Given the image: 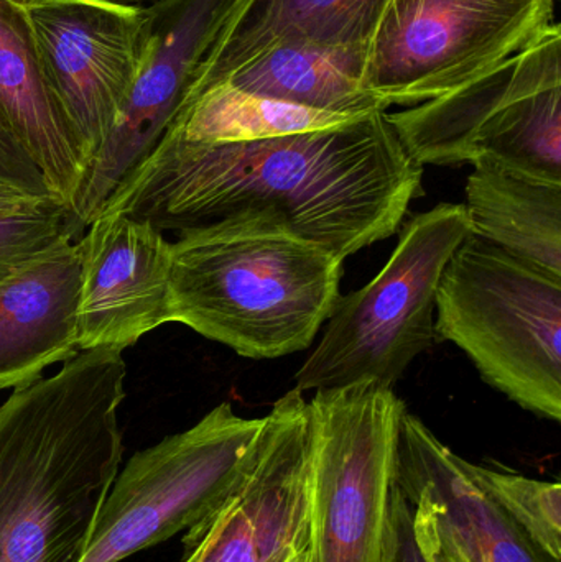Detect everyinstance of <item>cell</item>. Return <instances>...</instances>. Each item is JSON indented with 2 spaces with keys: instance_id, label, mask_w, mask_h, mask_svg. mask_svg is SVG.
I'll return each mask as SVG.
<instances>
[{
  "instance_id": "ac0fdd59",
  "label": "cell",
  "mask_w": 561,
  "mask_h": 562,
  "mask_svg": "<svg viewBox=\"0 0 561 562\" xmlns=\"http://www.w3.org/2000/svg\"><path fill=\"white\" fill-rule=\"evenodd\" d=\"M464 210L471 236L561 277V183L483 157L468 177Z\"/></svg>"
},
{
  "instance_id": "4316f807",
  "label": "cell",
  "mask_w": 561,
  "mask_h": 562,
  "mask_svg": "<svg viewBox=\"0 0 561 562\" xmlns=\"http://www.w3.org/2000/svg\"><path fill=\"white\" fill-rule=\"evenodd\" d=\"M292 562H310V551L306 550L305 553L300 554V557L295 558Z\"/></svg>"
},
{
  "instance_id": "5b68a950",
  "label": "cell",
  "mask_w": 561,
  "mask_h": 562,
  "mask_svg": "<svg viewBox=\"0 0 561 562\" xmlns=\"http://www.w3.org/2000/svg\"><path fill=\"white\" fill-rule=\"evenodd\" d=\"M381 272L339 296L325 333L295 375L300 392L375 382L394 389L435 344V300L458 247L470 236L464 204L441 203L399 229Z\"/></svg>"
},
{
  "instance_id": "4fadbf2b",
  "label": "cell",
  "mask_w": 561,
  "mask_h": 562,
  "mask_svg": "<svg viewBox=\"0 0 561 562\" xmlns=\"http://www.w3.org/2000/svg\"><path fill=\"white\" fill-rule=\"evenodd\" d=\"M79 350H122L171 323V240L148 221L99 214L78 239Z\"/></svg>"
},
{
  "instance_id": "7c38bea8",
  "label": "cell",
  "mask_w": 561,
  "mask_h": 562,
  "mask_svg": "<svg viewBox=\"0 0 561 562\" xmlns=\"http://www.w3.org/2000/svg\"><path fill=\"white\" fill-rule=\"evenodd\" d=\"M23 7L46 81L88 170L137 76L142 7L112 0H32Z\"/></svg>"
},
{
  "instance_id": "ba28073f",
  "label": "cell",
  "mask_w": 561,
  "mask_h": 562,
  "mask_svg": "<svg viewBox=\"0 0 561 562\" xmlns=\"http://www.w3.org/2000/svg\"><path fill=\"white\" fill-rule=\"evenodd\" d=\"M557 23L553 0H385L362 86L382 111L473 81Z\"/></svg>"
},
{
  "instance_id": "7402d4cb",
  "label": "cell",
  "mask_w": 561,
  "mask_h": 562,
  "mask_svg": "<svg viewBox=\"0 0 561 562\" xmlns=\"http://www.w3.org/2000/svg\"><path fill=\"white\" fill-rule=\"evenodd\" d=\"M65 240H78L58 201L0 211V283Z\"/></svg>"
},
{
  "instance_id": "44dd1931",
  "label": "cell",
  "mask_w": 561,
  "mask_h": 562,
  "mask_svg": "<svg viewBox=\"0 0 561 562\" xmlns=\"http://www.w3.org/2000/svg\"><path fill=\"white\" fill-rule=\"evenodd\" d=\"M471 481L509 517L547 562L561 558V485L464 461Z\"/></svg>"
},
{
  "instance_id": "6da1fadb",
  "label": "cell",
  "mask_w": 561,
  "mask_h": 562,
  "mask_svg": "<svg viewBox=\"0 0 561 562\" xmlns=\"http://www.w3.org/2000/svg\"><path fill=\"white\" fill-rule=\"evenodd\" d=\"M422 178L424 167L405 150L388 111L233 144L167 132L99 214H127L175 237L229 217L272 214L345 260L399 233Z\"/></svg>"
},
{
  "instance_id": "8992f818",
  "label": "cell",
  "mask_w": 561,
  "mask_h": 562,
  "mask_svg": "<svg viewBox=\"0 0 561 562\" xmlns=\"http://www.w3.org/2000/svg\"><path fill=\"white\" fill-rule=\"evenodd\" d=\"M388 119L417 164L493 158L517 173L561 183V30L542 35L455 91Z\"/></svg>"
},
{
  "instance_id": "3957f363",
  "label": "cell",
  "mask_w": 561,
  "mask_h": 562,
  "mask_svg": "<svg viewBox=\"0 0 561 562\" xmlns=\"http://www.w3.org/2000/svg\"><path fill=\"white\" fill-rule=\"evenodd\" d=\"M345 260L272 214L171 240L170 316L247 359L308 349L338 303Z\"/></svg>"
},
{
  "instance_id": "e0dca14e",
  "label": "cell",
  "mask_w": 561,
  "mask_h": 562,
  "mask_svg": "<svg viewBox=\"0 0 561 562\" xmlns=\"http://www.w3.org/2000/svg\"><path fill=\"white\" fill-rule=\"evenodd\" d=\"M384 3L385 0H250L207 56L187 101L280 43L366 48Z\"/></svg>"
},
{
  "instance_id": "8fae6325",
  "label": "cell",
  "mask_w": 561,
  "mask_h": 562,
  "mask_svg": "<svg viewBox=\"0 0 561 562\" xmlns=\"http://www.w3.org/2000/svg\"><path fill=\"white\" fill-rule=\"evenodd\" d=\"M310 517V406L292 389L263 416L229 497L188 531L183 562H292L308 550Z\"/></svg>"
},
{
  "instance_id": "7a4b0ae2",
  "label": "cell",
  "mask_w": 561,
  "mask_h": 562,
  "mask_svg": "<svg viewBox=\"0 0 561 562\" xmlns=\"http://www.w3.org/2000/svg\"><path fill=\"white\" fill-rule=\"evenodd\" d=\"M122 352L79 350L0 405V562H81L121 471Z\"/></svg>"
},
{
  "instance_id": "83f0119b",
  "label": "cell",
  "mask_w": 561,
  "mask_h": 562,
  "mask_svg": "<svg viewBox=\"0 0 561 562\" xmlns=\"http://www.w3.org/2000/svg\"><path fill=\"white\" fill-rule=\"evenodd\" d=\"M13 2L20 3V5H26V3L32 2V0H13Z\"/></svg>"
},
{
  "instance_id": "9a60e30c",
  "label": "cell",
  "mask_w": 561,
  "mask_h": 562,
  "mask_svg": "<svg viewBox=\"0 0 561 562\" xmlns=\"http://www.w3.org/2000/svg\"><path fill=\"white\" fill-rule=\"evenodd\" d=\"M82 257L65 240L0 283V390L42 379L75 357Z\"/></svg>"
},
{
  "instance_id": "d6986e66",
  "label": "cell",
  "mask_w": 561,
  "mask_h": 562,
  "mask_svg": "<svg viewBox=\"0 0 561 562\" xmlns=\"http://www.w3.org/2000/svg\"><path fill=\"white\" fill-rule=\"evenodd\" d=\"M362 61L364 48L280 43L220 82L315 111L351 115L382 111L362 86Z\"/></svg>"
},
{
  "instance_id": "ffe728a7",
  "label": "cell",
  "mask_w": 561,
  "mask_h": 562,
  "mask_svg": "<svg viewBox=\"0 0 561 562\" xmlns=\"http://www.w3.org/2000/svg\"><path fill=\"white\" fill-rule=\"evenodd\" d=\"M362 115L315 111L217 82L191 95L167 132L201 144H233L325 131Z\"/></svg>"
},
{
  "instance_id": "277c9868",
  "label": "cell",
  "mask_w": 561,
  "mask_h": 562,
  "mask_svg": "<svg viewBox=\"0 0 561 562\" xmlns=\"http://www.w3.org/2000/svg\"><path fill=\"white\" fill-rule=\"evenodd\" d=\"M435 342L460 347L487 385L561 419V277L468 236L445 267Z\"/></svg>"
},
{
  "instance_id": "d4e9b609",
  "label": "cell",
  "mask_w": 561,
  "mask_h": 562,
  "mask_svg": "<svg viewBox=\"0 0 561 562\" xmlns=\"http://www.w3.org/2000/svg\"><path fill=\"white\" fill-rule=\"evenodd\" d=\"M414 507V505H412ZM414 510L417 512L418 517L422 518L425 525H427L428 531H430L431 540H434L435 548H437L438 558H440V562H464L463 558L444 540V538L438 535V531L435 530L434 525L430 524L427 517H425L422 512H418L417 508L414 507Z\"/></svg>"
},
{
  "instance_id": "484cf974",
  "label": "cell",
  "mask_w": 561,
  "mask_h": 562,
  "mask_svg": "<svg viewBox=\"0 0 561 562\" xmlns=\"http://www.w3.org/2000/svg\"><path fill=\"white\" fill-rule=\"evenodd\" d=\"M112 2L121 3V5L127 7H145L150 3L157 2V0H112Z\"/></svg>"
},
{
  "instance_id": "cb8c5ba5",
  "label": "cell",
  "mask_w": 561,
  "mask_h": 562,
  "mask_svg": "<svg viewBox=\"0 0 561 562\" xmlns=\"http://www.w3.org/2000/svg\"><path fill=\"white\" fill-rule=\"evenodd\" d=\"M0 183L25 191L33 196L55 200L46 187L42 171L36 168L32 158L16 144L15 138L2 124H0Z\"/></svg>"
},
{
  "instance_id": "2e32d148",
  "label": "cell",
  "mask_w": 561,
  "mask_h": 562,
  "mask_svg": "<svg viewBox=\"0 0 561 562\" xmlns=\"http://www.w3.org/2000/svg\"><path fill=\"white\" fill-rule=\"evenodd\" d=\"M0 124L71 210L86 173L81 148L49 89L25 7L0 0Z\"/></svg>"
},
{
  "instance_id": "603a6c76",
  "label": "cell",
  "mask_w": 561,
  "mask_h": 562,
  "mask_svg": "<svg viewBox=\"0 0 561 562\" xmlns=\"http://www.w3.org/2000/svg\"><path fill=\"white\" fill-rule=\"evenodd\" d=\"M381 562H440L427 525L415 514L399 482Z\"/></svg>"
},
{
  "instance_id": "30bf717a",
  "label": "cell",
  "mask_w": 561,
  "mask_h": 562,
  "mask_svg": "<svg viewBox=\"0 0 561 562\" xmlns=\"http://www.w3.org/2000/svg\"><path fill=\"white\" fill-rule=\"evenodd\" d=\"M250 0H157L142 7L141 59L131 94L92 158L69 216L76 236L155 150L207 56Z\"/></svg>"
},
{
  "instance_id": "5bb4252c",
  "label": "cell",
  "mask_w": 561,
  "mask_h": 562,
  "mask_svg": "<svg viewBox=\"0 0 561 562\" xmlns=\"http://www.w3.org/2000/svg\"><path fill=\"white\" fill-rule=\"evenodd\" d=\"M397 482L464 562H547L471 481L464 459L407 409L399 428Z\"/></svg>"
},
{
  "instance_id": "52a82bcc",
  "label": "cell",
  "mask_w": 561,
  "mask_h": 562,
  "mask_svg": "<svg viewBox=\"0 0 561 562\" xmlns=\"http://www.w3.org/2000/svg\"><path fill=\"white\" fill-rule=\"evenodd\" d=\"M310 406V562H381L397 485L405 403L361 382L318 390Z\"/></svg>"
},
{
  "instance_id": "9c48e42d",
  "label": "cell",
  "mask_w": 561,
  "mask_h": 562,
  "mask_svg": "<svg viewBox=\"0 0 561 562\" xmlns=\"http://www.w3.org/2000/svg\"><path fill=\"white\" fill-rule=\"evenodd\" d=\"M260 426L224 402L135 452L109 488L81 562H121L206 521L244 474Z\"/></svg>"
}]
</instances>
